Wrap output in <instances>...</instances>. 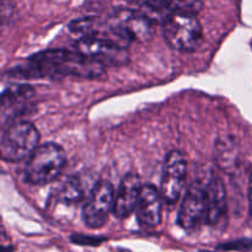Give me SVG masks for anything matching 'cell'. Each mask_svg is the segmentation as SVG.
<instances>
[{
  "label": "cell",
  "mask_w": 252,
  "mask_h": 252,
  "mask_svg": "<svg viewBox=\"0 0 252 252\" xmlns=\"http://www.w3.org/2000/svg\"><path fill=\"white\" fill-rule=\"evenodd\" d=\"M14 78L38 79L52 76H78L98 79L105 74V66L79 51L48 49L30 57L26 62L9 70Z\"/></svg>",
  "instance_id": "1"
},
{
  "label": "cell",
  "mask_w": 252,
  "mask_h": 252,
  "mask_svg": "<svg viewBox=\"0 0 252 252\" xmlns=\"http://www.w3.org/2000/svg\"><path fill=\"white\" fill-rule=\"evenodd\" d=\"M65 164L66 154L61 145L54 143L39 145L25 167V181L33 186L51 184L63 172Z\"/></svg>",
  "instance_id": "2"
},
{
  "label": "cell",
  "mask_w": 252,
  "mask_h": 252,
  "mask_svg": "<svg viewBox=\"0 0 252 252\" xmlns=\"http://www.w3.org/2000/svg\"><path fill=\"white\" fill-rule=\"evenodd\" d=\"M164 36L170 47L182 53H191L201 46L203 30L196 14L176 10L165 19Z\"/></svg>",
  "instance_id": "3"
},
{
  "label": "cell",
  "mask_w": 252,
  "mask_h": 252,
  "mask_svg": "<svg viewBox=\"0 0 252 252\" xmlns=\"http://www.w3.org/2000/svg\"><path fill=\"white\" fill-rule=\"evenodd\" d=\"M39 133L32 123L19 121L12 123L4 132L1 138L2 160L7 162H19L31 157L38 148Z\"/></svg>",
  "instance_id": "4"
},
{
  "label": "cell",
  "mask_w": 252,
  "mask_h": 252,
  "mask_svg": "<svg viewBox=\"0 0 252 252\" xmlns=\"http://www.w3.org/2000/svg\"><path fill=\"white\" fill-rule=\"evenodd\" d=\"M187 160L180 150H171L166 155L162 166L160 192L165 203L174 206L181 197L186 187Z\"/></svg>",
  "instance_id": "5"
},
{
  "label": "cell",
  "mask_w": 252,
  "mask_h": 252,
  "mask_svg": "<svg viewBox=\"0 0 252 252\" xmlns=\"http://www.w3.org/2000/svg\"><path fill=\"white\" fill-rule=\"evenodd\" d=\"M76 51L103 66L125 65L129 61V53L125 44L102 37H81L76 43Z\"/></svg>",
  "instance_id": "6"
},
{
  "label": "cell",
  "mask_w": 252,
  "mask_h": 252,
  "mask_svg": "<svg viewBox=\"0 0 252 252\" xmlns=\"http://www.w3.org/2000/svg\"><path fill=\"white\" fill-rule=\"evenodd\" d=\"M116 192L108 181H98L91 189L90 197L83 209V220L91 229L101 228L115 208Z\"/></svg>",
  "instance_id": "7"
},
{
  "label": "cell",
  "mask_w": 252,
  "mask_h": 252,
  "mask_svg": "<svg viewBox=\"0 0 252 252\" xmlns=\"http://www.w3.org/2000/svg\"><path fill=\"white\" fill-rule=\"evenodd\" d=\"M206 218V187L193 182L186 191L177 223L185 230H192Z\"/></svg>",
  "instance_id": "8"
},
{
  "label": "cell",
  "mask_w": 252,
  "mask_h": 252,
  "mask_svg": "<svg viewBox=\"0 0 252 252\" xmlns=\"http://www.w3.org/2000/svg\"><path fill=\"white\" fill-rule=\"evenodd\" d=\"M165 203L161 192L153 185H143L137 206V218L140 225L155 228L161 223L162 204Z\"/></svg>",
  "instance_id": "9"
},
{
  "label": "cell",
  "mask_w": 252,
  "mask_h": 252,
  "mask_svg": "<svg viewBox=\"0 0 252 252\" xmlns=\"http://www.w3.org/2000/svg\"><path fill=\"white\" fill-rule=\"evenodd\" d=\"M142 187V181L137 174H128L123 177L116 192L115 208H113V214L117 218H127L134 209H137Z\"/></svg>",
  "instance_id": "10"
},
{
  "label": "cell",
  "mask_w": 252,
  "mask_h": 252,
  "mask_svg": "<svg viewBox=\"0 0 252 252\" xmlns=\"http://www.w3.org/2000/svg\"><path fill=\"white\" fill-rule=\"evenodd\" d=\"M226 214V191L219 176H213L206 186V218L208 225H217Z\"/></svg>",
  "instance_id": "11"
},
{
  "label": "cell",
  "mask_w": 252,
  "mask_h": 252,
  "mask_svg": "<svg viewBox=\"0 0 252 252\" xmlns=\"http://www.w3.org/2000/svg\"><path fill=\"white\" fill-rule=\"evenodd\" d=\"M33 95L34 91L30 85L7 86L2 93L1 98L2 121H10L11 116L20 115L22 108L26 107L27 102Z\"/></svg>",
  "instance_id": "12"
},
{
  "label": "cell",
  "mask_w": 252,
  "mask_h": 252,
  "mask_svg": "<svg viewBox=\"0 0 252 252\" xmlns=\"http://www.w3.org/2000/svg\"><path fill=\"white\" fill-rule=\"evenodd\" d=\"M59 194H61V198L68 203L80 201L83 198V189H81L80 182L78 181V179L73 177L64 185Z\"/></svg>",
  "instance_id": "13"
},
{
  "label": "cell",
  "mask_w": 252,
  "mask_h": 252,
  "mask_svg": "<svg viewBox=\"0 0 252 252\" xmlns=\"http://www.w3.org/2000/svg\"><path fill=\"white\" fill-rule=\"evenodd\" d=\"M217 250L220 251H251L252 250V239L243 238L236 240L228 241V243L220 244L217 246Z\"/></svg>",
  "instance_id": "14"
},
{
  "label": "cell",
  "mask_w": 252,
  "mask_h": 252,
  "mask_svg": "<svg viewBox=\"0 0 252 252\" xmlns=\"http://www.w3.org/2000/svg\"><path fill=\"white\" fill-rule=\"evenodd\" d=\"M71 243L81 246H98L105 243V238H98V236H88L83 234H74L70 236Z\"/></svg>",
  "instance_id": "15"
},
{
  "label": "cell",
  "mask_w": 252,
  "mask_h": 252,
  "mask_svg": "<svg viewBox=\"0 0 252 252\" xmlns=\"http://www.w3.org/2000/svg\"><path fill=\"white\" fill-rule=\"evenodd\" d=\"M249 208H250V214L252 217V175L249 181Z\"/></svg>",
  "instance_id": "16"
},
{
  "label": "cell",
  "mask_w": 252,
  "mask_h": 252,
  "mask_svg": "<svg viewBox=\"0 0 252 252\" xmlns=\"http://www.w3.org/2000/svg\"><path fill=\"white\" fill-rule=\"evenodd\" d=\"M121 252H129V251H123V250H121Z\"/></svg>",
  "instance_id": "17"
}]
</instances>
